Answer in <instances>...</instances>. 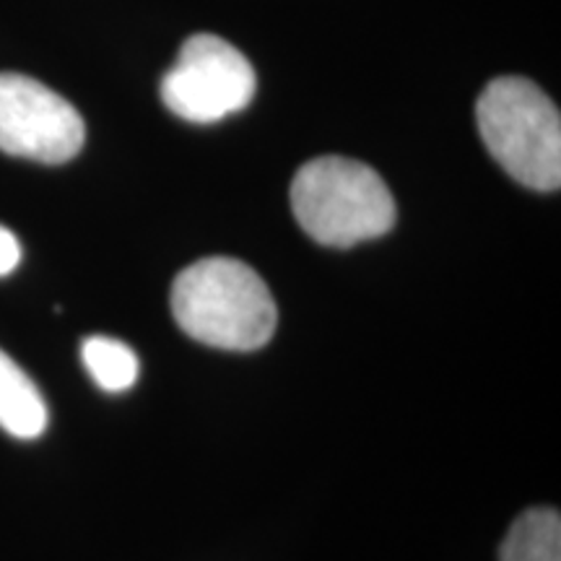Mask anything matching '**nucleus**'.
I'll return each mask as SVG.
<instances>
[{"instance_id":"423d86ee","label":"nucleus","mask_w":561,"mask_h":561,"mask_svg":"<svg viewBox=\"0 0 561 561\" xmlns=\"http://www.w3.org/2000/svg\"><path fill=\"white\" fill-rule=\"evenodd\" d=\"M0 426L19 439H37L47 430V405L32 377L0 351Z\"/></svg>"},{"instance_id":"39448f33","label":"nucleus","mask_w":561,"mask_h":561,"mask_svg":"<svg viewBox=\"0 0 561 561\" xmlns=\"http://www.w3.org/2000/svg\"><path fill=\"white\" fill-rule=\"evenodd\" d=\"M83 140L87 125L73 104L30 76L0 73V151L66 164L83 149Z\"/></svg>"},{"instance_id":"6e6552de","label":"nucleus","mask_w":561,"mask_h":561,"mask_svg":"<svg viewBox=\"0 0 561 561\" xmlns=\"http://www.w3.org/2000/svg\"><path fill=\"white\" fill-rule=\"evenodd\" d=\"M81 359L91 380L107 392H125L138 380L136 351L117 339L91 335V339L83 341Z\"/></svg>"},{"instance_id":"7ed1b4c3","label":"nucleus","mask_w":561,"mask_h":561,"mask_svg":"<svg viewBox=\"0 0 561 561\" xmlns=\"http://www.w3.org/2000/svg\"><path fill=\"white\" fill-rule=\"evenodd\" d=\"M483 144L502 170L530 191L561 185V117L528 79L491 81L476 104Z\"/></svg>"},{"instance_id":"f03ea898","label":"nucleus","mask_w":561,"mask_h":561,"mask_svg":"<svg viewBox=\"0 0 561 561\" xmlns=\"http://www.w3.org/2000/svg\"><path fill=\"white\" fill-rule=\"evenodd\" d=\"M291 208L299 227L328 248L377 240L396 224V201L380 174L346 157L307 161L291 182Z\"/></svg>"},{"instance_id":"1a4fd4ad","label":"nucleus","mask_w":561,"mask_h":561,"mask_svg":"<svg viewBox=\"0 0 561 561\" xmlns=\"http://www.w3.org/2000/svg\"><path fill=\"white\" fill-rule=\"evenodd\" d=\"M21 261V244L13 231L0 227V276H9Z\"/></svg>"},{"instance_id":"20e7f679","label":"nucleus","mask_w":561,"mask_h":561,"mask_svg":"<svg viewBox=\"0 0 561 561\" xmlns=\"http://www.w3.org/2000/svg\"><path fill=\"white\" fill-rule=\"evenodd\" d=\"M257 76L250 60L216 34H195L161 79L167 110L195 125L219 123L252 102Z\"/></svg>"},{"instance_id":"0eeeda50","label":"nucleus","mask_w":561,"mask_h":561,"mask_svg":"<svg viewBox=\"0 0 561 561\" xmlns=\"http://www.w3.org/2000/svg\"><path fill=\"white\" fill-rule=\"evenodd\" d=\"M500 561H561V517L551 507L523 512L504 538Z\"/></svg>"},{"instance_id":"f257e3e1","label":"nucleus","mask_w":561,"mask_h":561,"mask_svg":"<svg viewBox=\"0 0 561 561\" xmlns=\"http://www.w3.org/2000/svg\"><path fill=\"white\" fill-rule=\"evenodd\" d=\"M172 314L193 341L224 351H255L278 322L265 280L234 257H206L174 278Z\"/></svg>"}]
</instances>
